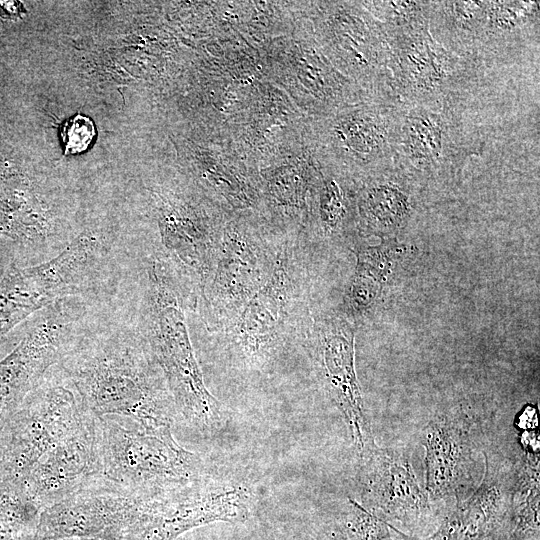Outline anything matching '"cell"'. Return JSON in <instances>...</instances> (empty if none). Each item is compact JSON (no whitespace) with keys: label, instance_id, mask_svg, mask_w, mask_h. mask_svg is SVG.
Here are the masks:
<instances>
[{"label":"cell","instance_id":"cell-1","mask_svg":"<svg viewBox=\"0 0 540 540\" xmlns=\"http://www.w3.org/2000/svg\"><path fill=\"white\" fill-rule=\"evenodd\" d=\"M57 366L96 418L150 429L176 424L165 378L140 333L115 331L74 341Z\"/></svg>","mask_w":540,"mask_h":540},{"label":"cell","instance_id":"cell-2","mask_svg":"<svg viewBox=\"0 0 540 540\" xmlns=\"http://www.w3.org/2000/svg\"><path fill=\"white\" fill-rule=\"evenodd\" d=\"M193 304L186 286L162 258L151 261L140 335L163 373L176 424L201 434L222 429L227 415L210 393L190 340L185 307Z\"/></svg>","mask_w":540,"mask_h":540},{"label":"cell","instance_id":"cell-3","mask_svg":"<svg viewBox=\"0 0 540 540\" xmlns=\"http://www.w3.org/2000/svg\"><path fill=\"white\" fill-rule=\"evenodd\" d=\"M297 251L296 241L287 239L267 282L232 320L214 332L227 362L240 372L273 373L306 333Z\"/></svg>","mask_w":540,"mask_h":540},{"label":"cell","instance_id":"cell-4","mask_svg":"<svg viewBox=\"0 0 540 540\" xmlns=\"http://www.w3.org/2000/svg\"><path fill=\"white\" fill-rule=\"evenodd\" d=\"M97 428L102 478L136 496H163L209 473L199 455L176 441L170 427L150 429L97 418Z\"/></svg>","mask_w":540,"mask_h":540},{"label":"cell","instance_id":"cell-5","mask_svg":"<svg viewBox=\"0 0 540 540\" xmlns=\"http://www.w3.org/2000/svg\"><path fill=\"white\" fill-rule=\"evenodd\" d=\"M54 367L0 432L1 483L24 486L42 456L92 415Z\"/></svg>","mask_w":540,"mask_h":540},{"label":"cell","instance_id":"cell-6","mask_svg":"<svg viewBox=\"0 0 540 540\" xmlns=\"http://www.w3.org/2000/svg\"><path fill=\"white\" fill-rule=\"evenodd\" d=\"M396 97L407 105L463 108L480 83V66L446 49L429 25L387 36Z\"/></svg>","mask_w":540,"mask_h":540},{"label":"cell","instance_id":"cell-7","mask_svg":"<svg viewBox=\"0 0 540 540\" xmlns=\"http://www.w3.org/2000/svg\"><path fill=\"white\" fill-rule=\"evenodd\" d=\"M484 147L462 108L402 103L394 165L418 185L454 179Z\"/></svg>","mask_w":540,"mask_h":540},{"label":"cell","instance_id":"cell-8","mask_svg":"<svg viewBox=\"0 0 540 540\" xmlns=\"http://www.w3.org/2000/svg\"><path fill=\"white\" fill-rule=\"evenodd\" d=\"M286 240L238 224L223 228L211 274L194 304L210 333L232 320L267 282Z\"/></svg>","mask_w":540,"mask_h":540},{"label":"cell","instance_id":"cell-9","mask_svg":"<svg viewBox=\"0 0 540 540\" xmlns=\"http://www.w3.org/2000/svg\"><path fill=\"white\" fill-rule=\"evenodd\" d=\"M480 416L466 407L436 413L424 427V491L444 516L479 486L486 452L480 447Z\"/></svg>","mask_w":540,"mask_h":540},{"label":"cell","instance_id":"cell-10","mask_svg":"<svg viewBox=\"0 0 540 540\" xmlns=\"http://www.w3.org/2000/svg\"><path fill=\"white\" fill-rule=\"evenodd\" d=\"M102 237L85 231L58 255L38 265H12L0 281V342L28 316L70 297L103 257Z\"/></svg>","mask_w":540,"mask_h":540},{"label":"cell","instance_id":"cell-11","mask_svg":"<svg viewBox=\"0 0 540 540\" xmlns=\"http://www.w3.org/2000/svg\"><path fill=\"white\" fill-rule=\"evenodd\" d=\"M360 505L411 540L429 536L445 517L420 487L409 457L375 447L359 459Z\"/></svg>","mask_w":540,"mask_h":540},{"label":"cell","instance_id":"cell-12","mask_svg":"<svg viewBox=\"0 0 540 540\" xmlns=\"http://www.w3.org/2000/svg\"><path fill=\"white\" fill-rule=\"evenodd\" d=\"M252 485L235 477L212 476L146 502L133 540H175L214 522H243L254 503Z\"/></svg>","mask_w":540,"mask_h":540},{"label":"cell","instance_id":"cell-13","mask_svg":"<svg viewBox=\"0 0 540 540\" xmlns=\"http://www.w3.org/2000/svg\"><path fill=\"white\" fill-rule=\"evenodd\" d=\"M147 499L101 477L45 507L41 511L33 540L74 537L133 540Z\"/></svg>","mask_w":540,"mask_h":540},{"label":"cell","instance_id":"cell-14","mask_svg":"<svg viewBox=\"0 0 540 540\" xmlns=\"http://www.w3.org/2000/svg\"><path fill=\"white\" fill-rule=\"evenodd\" d=\"M70 299L49 306L20 342L0 359V432L73 343V324L79 310Z\"/></svg>","mask_w":540,"mask_h":540},{"label":"cell","instance_id":"cell-15","mask_svg":"<svg viewBox=\"0 0 540 540\" xmlns=\"http://www.w3.org/2000/svg\"><path fill=\"white\" fill-rule=\"evenodd\" d=\"M310 349L320 380L340 411L358 458L377 445L366 416L354 364V330L341 319H326L310 336Z\"/></svg>","mask_w":540,"mask_h":540},{"label":"cell","instance_id":"cell-16","mask_svg":"<svg viewBox=\"0 0 540 540\" xmlns=\"http://www.w3.org/2000/svg\"><path fill=\"white\" fill-rule=\"evenodd\" d=\"M102 477L97 418L90 415L35 464L24 488L42 510Z\"/></svg>","mask_w":540,"mask_h":540},{"label":"cell","instance_id":"cell-17","mask_svg":"<svg viewBox=\"0 0 540 540\" xmlns=\"http://www.w3.org/2000/svg\"><path fill=\"white\" fill-rule=\"evenodd\" d=\"M162 257L177 273L195 300L207 282L222 231L215 229L193 207L162 198L157 207Z\"/></svg>","mask_w":540,"mask_h":540},{"label":"cell","instance_id":"cell-18","mask_svg":"<svg viewBox=\"0 0 540 540\" xmlns=\"http://www.w3.org/2000/svg\"><path fill=\"white\" fill-rule=\"evenodd\" d=\"M401 107L396 97H375L341 113L330 128L333 146L369 175L394 166Z\"/></svg>","mask_w":540,"mask_h":540},{"label":"cell","instance_id":"cell-19","mask_svg":"<svg viewBox=\"0 0 540 540\" xmlns=\"http://www.w3.org/2000/svg\"><path fill=\"white\" fill-rule=\"evenodd\" d=\"M514 472L493 465L485 454L477 489L456 503L423 540H505Z\"/></svg>","mask_w":540,"mask_h":540},{"label":"cell","instance_id":"cell-20","mask_svg":"<svg viewBox=\"0 0 540 540\" xmlns=\"http://www.w3.org/2000/svg\"><path fill=\"white\" fill-rule=\"evenodd\" d=\"M52 206L24 173H0V233L19 241L38 243L52 235Z\"/></svg>","mask_w":540,"mask_h":540},{"label":"cell","instance_id":"cell-21","mask_svg":"<svg viewBox=\"0 0 540 540\" xmlns=\"http://www.w3.org/2000/svg\"><path fill=\"white\" fill-rule=\"evenodd\" d=\"M419 186L395 165L369 176L358 195L361 224L368 232L389 234L403 228L411 218Z\"/></svg>","mask_w":540,"mask_h":540},{"label":"cell","instance_id":"cell-22","mask_svg":"<svg viewBox=\"0 0 540 540\" xmlns=\"http://www.w3.org/2000/svg\"><path fill=\"white\" fill-rule=\"evenodd\" d=\"M539 1H488L478 61L504 59L539 35Z\"/></svg>","mask_w":540,"mask_h":540},{"label":"cell","instance_id":"cell-23","mask_svg":"<svg viewBox=\"0 0 540 540\" xmlns=\"http://www.w3.org/2000/svg\"><path fill=\"white\" fill-rule=\"evenodd\" d=\"M487 2L431 1L430 34L449 51L480 65L478 52Z\"/></svg>","mask_w":540,"mask_h":540},{"label":"cell","instance_id":"cell-24","mask_svg":"<svg viewBox=\"0 0 540 540\" xmlns=\"http://www.w3.org/2000/svg\"><path fill=\"white\" fill-rule=\"evenodd\" d=\"M539 457L526 455L514 473L505 540H539Z\"/></svg>","mask_w":540,"mask_h":540},{"label":"cell","instance_id":"cell-25","mask_svg":"<svg viewBox=\"0 0 540 540\" xmlns=\"http://www.w3.org/2000/svg\"><path fill=\"white\" fill-rule=\"evenodd\" d=\"M382 247H368L357 253V266L346 297L347 312L358 315L374 302L392 258Z\"/></svg>","mask_w":540,"mask_h":540},{"label":"cell","instance_id":"cell-26","mask_svg":"<svg viewBox=\"0 0 540 540\" xmlns=\"http://www.w3.org/2000/svg\"><path fill=\"white\" fill-rule=\"evenodd\" d=\"M41 511L24 486L0 482V540H33Z\"/></svg>","mask_w":540,"mask_h":540},{"label":"cell","instance_id":"cell-27","mask_svg":"<svg viewBox=\"0 0 540 540\" xmlns=\"http://www.w3.org/2000/svg\"><path fill=\"white\" fill-rule=\"evenodd\" d=\"M391 531L360 503L348 499L339 512L322 523L314 540H383Z\"/></svg>","mask_w":540,"mask_h":540},{"label":"cell","instance_id":"cell-28","mask_svg":"<svg viewBox=\"0 0 540 540\" xmlns=\"http://www.w3.org/2000/svg\"><path fill=\"white\" fill-rule=\"evenodd\" d=\"M382 24L386 35L429 25L431 1L361 2Z\"/></svg>","mask_w":540,"mask_h":540},{"label":"cell","instance_id":"cell-29","mask_svg":"<svg viewBox=\"0 0 540 540\" xmlns=\"http://www.w3.org/2000/svg\"><path fill=\"white\" fill-rule=\"evenodd\" d=\"M348 215L347 200L338 182L324 179L318 191V217L325 233L337 232Z\"/></svg>","mask_w":540,"mask_h":540},{"label":"cell","instance_id":"cell-30","mask_svg":"<svg viewBox=\"0 0 540 540\" xmlns=\"http://www.w3.org/2000/svg\"><path fill=\"white\" fill-rule=\"evenodd\" d=\"M96 135L93 121L85 115L77 114L62 126L61 138L65 154H78L85 151Z\"/></svg>","mask_w":540,"mask_h":540},{"label":"cell","instance_id":"cell-31","mask_svg":"<svg viewBox=\"0 0 540 540\" xmlns=\"http://www.w3.org/2000/svg\"><path fill=\"white\" fill-rule=\"evenodd\" d=\"M383 540H411V539L392 530L389 536H387Z\"/></svg>","mask_w":540,"mask_h":540},{"label":"cell","instance_id":"cell-32","mask_svg":"<svg viewBox=\"0 0 540 540\" xmlns=\"http://www.w3.org/2000/svg\"><path fill=\"white\" fill-rule=\"evenodd\" d=\"M57 540H103L99 538H89V537H74V538H63Z\"/></svg>","mask_w":540,"mask_h":540}]
</instances>
